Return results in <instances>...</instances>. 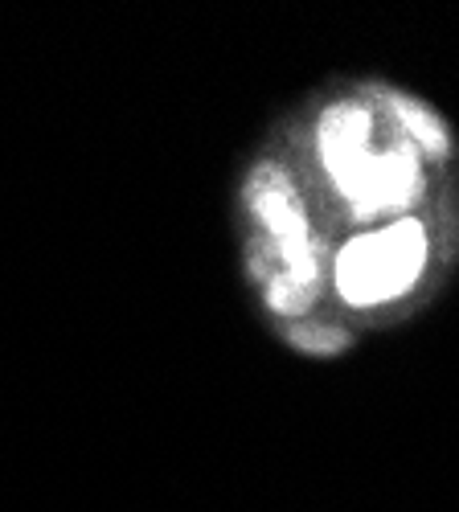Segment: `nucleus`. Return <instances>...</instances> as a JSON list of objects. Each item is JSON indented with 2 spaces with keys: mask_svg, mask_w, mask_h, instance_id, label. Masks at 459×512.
<instances>
[{
  "mask_svg": "<svg viewBox=\"0 0 459 512\" xmlns=\"http://www.w3.org/2000/svg\"><path fill=\"white\" fill-rule=\"evenodd\" d=\"M427 263V234L419 222H398L378 234L353 238L337 259V287L353 308L398 300L414 287Z\"/></svg>",
  "mask_w": 459,
  "mask_h": 512,
  "instance_id": "f257e3e1",
  "label": "nucleus"
},
{
  "mask_svg": "<svg viewBox=\"0 0 459 512\" xmlns=\"http://www.w3.org/2000/svg\"><path fill=\"white\" fill-rule=\"evenodd\" d=\"M246 201L255 209V218L275 234L283 271L316 287V246L308 234L304 205H300L296 189H291V181L283 177V168H275V164L255 168V177L246 185Z\"/></svg>",
  "mask_w": 459,
  "mask_h": 512,
  "instance_id": "f03ea898",
  "label": "nucleus"
},
{
  "mask_svg": "<svg viewBox=\"0 0 459 512\" xmlns=\"http://www.w3.org/2000/svg\"><path fill=\"white\" fill-rule=\"evenodd\" d=\"M378 99L390 107V115L406 127V136L419 144V148H427L435 160H443L447 156V127H443V119L431 111V107H423L419 99H410V95H402V91H378Z\"/></svg>",
  "mask_w": 459,
  "mask_h": 512,
  "instance_id": "39448f33",
  "label": "nucleus"
},
{
  "mask_svg": "<svg viewBox=\"0 0 459 512\" xmlns=\"http://www.w3.org/2000/svg\"><path fill=\"white\" fill-rule=\"evenodd\" d=\"M287 340H291V345H296L300 353H312V357L345 353V345H349L345 328H337V324H300V328H291Z\"/></svg>",
  "mask_w": 459,
  "mask_h": 512,
  "instance_id": "423d86ee",
  "label": "nucleus"
},
{
  "mask_svg": "<svg viewBox=\"0 0 459 512\" xmlns=\"http://www.w3.org/2000/svg\"><path fill=\"white\" fill-rule=\"evenodd\" d=\"M312 295H316V287H312V283H300L296 275H287V271L267 275V300H271V308L283 312V316L304 312V308L312 304Z\"/></svg>",
  "mask_w": 459,
  "mask_h": 512,
  "instance_id": "0eeeda50",
  "label": "nucleus"
},
{
  "mask_svg": "<svg viewBox=\"0 0 459 512\" xmlns=\"http://www.w3.org/2000/svg\"><path fill=\"white\" fill-rule=\"evenodd\" d=\"M373 136V115L361 103H337L320 119V160L324 168H341L357 156H365V144Z\"/></svg>",
  "mask_w": 459,
  "mask_h": 512,
  "instance_id": "20e7f679",
  "label": "nucleus"
},
{
  "mask_svg": "<svg viewBox=\"0 0 459 512\" xmlns=\"http://www.w3.org/2000/svg\"><path fill=\"white\" fill-rule=\"evenodd\" d=\"M332 185L341 189V197L353 205L357 218H373L382 209H406L423 189L419 160L406 144H398L386 156H357L341 168H332Z\"/></svg>",
  "mask_w": 459,
  "mask_h": 512,
  "instance_id": "7ed1b4c3",
  "label": "nucleus"
}]
</instances>
